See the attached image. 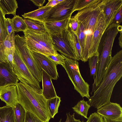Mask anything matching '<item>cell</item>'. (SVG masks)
<instances>
[{
  "label": "cell",
  "instance_id": "1",
  "mask_svg": "<svg viewBox=\"0 0 122 122\" xmlns=\"http://www.w3.org/2000/svg\"><path fill=\"white\" fill-rule=\"evenodd\" d=\"M122 76V50L112 57L99 84L92 88L93 94L88 99L91 106L98 109L111 102L114 88Z\"/></svg>",
  "mask_w": 122,
  "mask_h": 122
},
{
  "label": "cell",
  "instance_id": "2",
  "mask_svg": "<svg viewBox=\"0 0 122 122\" xmlns=\"http://www.w3.org/2000/svg\"><path fill=\"white\" fill-rule=\"evenodd\" d=\"M16 86L18 102L25 111L32 113L43 122H49L51 118L47 100L42 94L21 82Z\"/></svg>",
  "mask_w": 122,
  "mask_h": 122
},
{
  "label": "cell",
  "instance_id": "3",
  "mask_svg": "<svg viewBox=\"0 0 122 122\" xmlns=\"http://www.w3.org/2000/svg\"><path fill=\"white\" fill-rule=\"evenodd\" d=\"M105 0H96L87 7L79 11L73 16L83 25L84 30V47L80 60L86 62L89 59V53L92 39L97 19L102 8Z\"/></svg>",
  "mask_w": 122,
  "mask_h": 122
},
{
  "label": "cell",
  "instance_id": "4",
  "mask_svg": "<svg viewBox=\"0 0 122 122\" xmlns=\"http://www.w3.org/2000/svg\"><path fill=\"white\" fill-rule=\"evenodd\" d=\"M64 56L65 61L62 66L65 69L74 89L82 97H85L89 99L90 97L89 94L90 86L81 75L78 62Z\"/></svg>",
  "mask_w": 122,
  "mask_h": 122
},
{
  "label": "cell",
  "instance_id": "5",
  "mask_svg": "<svg viewBox=\"0 0 122 122\" xmlns=\"http://www.w3.org/2000/svg\"><path fill=\"white\" fill-rule=\"evenodd\" d=\"M12 70L20 82L27 85L37 92L42 94L39 82L34 77L15 47Z\"/></svg>",
  "mask_w": 122,
  "mask_h": 122
},
{
  "label": "cell",
  "instance_id": "6",
  "mask_svg": "<svg viewBox=\"0 0 122 122\" xmlns=\"http://www.w3.org/2000/svg\"><path fill=\"white\" fill-rule=\"evenodd\" d=\"M16 48L34 77L40 82L42 81V70L27 45L24 36H15Z\"/></svg>",
  "mask_w": 122,
  "mask_h": 122
},
{
  "label": "cell",
  "instance_id": "7",
  "mask_svg": "<svg viewBox=\"0 0 122 122\" xmlns=\"http://www.w3.org/2000/svg\"><path fill=\"white\" fill-rule=\"evenodd\" d=\"M76 1V0H64L51 7L48 12L45 22L70 19L73 13Z\"/></svg>",
  "mask_w": 122,
  "mask_h": 122
},
{
  "label": "cell",
  "instance_id": "8",
  "mask_svg": "<svg viewBox=\"0 0 122 122\" xmlns=\"http://www.w3.org/2000/svg\"><path fill=\"white\" fill-rule=\"evenodd\" d=\"M67 29L63 30L60 34L51 36L53 45L56 50L61 54L68 58L77 61L75 53L67 38Z\"/></svg>",
  "mask_w": 122,
  "mask_h": 122
},
{
  "label": "cell",
  "instance_id": "9",
  "mask_svg": "<svg viewBox=\"0 0 122 122\" xmlns=\"http://www.w3.org/2000/svg\"><path fill=\"white\" fill-rule=\"evenodd\" d=\"M104 5L97 19L89 51V58L93 56L98 55V45L101 37L106 29V25L103 10Z\"/></svg>",
  "mask_w": 122,
  "mask_h": 122
},
{
  "label": "cell",
  "instance_id": "10",
  "mask_svg": "<svg viewBox=\"0 0 122 122\" xmlns=\"http://www.w3.org/2000/svg\"><path fill=\"white\" fill-rule=\"evenodd\" d=\"M24 36L36 41L50 51L54 55L58 53L53 46L51 36L48 33H40L27 30L23 32Z\"/></svg>",
  "mask_w": 122,
  "mask_h": 122
},
{
  "label": "cell",
  "instance_id": "11",
  "mask_svg": "<svg viewBox=\"0 0 122 122\" xmlns=\"http://www.w3.org/2000/svg\"><path fill=\"white\" fill-rule=\"evenodd\" d=\"M97 112L103 118L122 120V108L117 103L110 102L97 109Z\"/></svg>",
  "mask_w": 122,
  "mask_h": 122
},
{
  "label": "cell",
  "instance_id": "12",
  "mask_svg": "<svg viewBox=\"0 0 122 122\" xmlns=\"http://www.w3.org/2000/svg\"><path fill=\"white\" fill-rule=\"evenodd\" d=\"M30 51L41 69L44 70L52 79L56 80L59 77L56 68L57 65L46 56Z\"/></svg>",
  "mask_w": 122,
  "mask_h": 122
},
{
  "label": "cell",
  "instance_id": "13",
  "mask_svg": "<svg viewBox=\"0 0 122 122\" xmlns=\"http://www.w3.org/2000/svg\"><path fill=\"white\" fill-rule=\"evenodd\" d=\"M19 81L8 63L0 64V88L9 85H16Z\"/></svg>",
  "mask_w": 122,
  "mask_h": 122
},
{
  "label": "cell",
  "instance_id": "14",
  "mask_svg": "<svg viewBox=\"0 0 122 122\" xmlns=\"http://www.w3.org/2000/svg\"><path fill=\"white\" fill-rule=\"evenodd\" d=\"M122 0H105L103 10L106 28L111 23L115 16L122 7Z\"/></svg>",
  "mask_w": 122,
  "mask_h": 122
},
{
  "label": "cell",
  "instance_id": "15",
  "mask_svg": "<svg viewBox=\"0 0 122 122\" xmlns=\"http://www.w3.org/2000/svg\"><path fill=\"white\" fill-rule=\"evenodd\" d=\"M0 99L6 105L14 108L18 103L16 85H9L0 88Z\"/></svg>",
  "mask_w": 122,
  "mask_h": 122
},
{
  "label": "cell",
  "instance_id": "16",
  "mask_svg": "<svg viewBox=\"0 0 122 122\" xmlns=\"http://www.w3.org/2000/svg\"><path fill=\"white\" fill-rule=\"evenodd\" d=\"M41 70L42 95L46 100L57 97L51 77L43 69Z\"/></svg>",
  "mask_w": 122,
  "mask_h": 122
},
{
  "label": "cell",
  "instance_id": "17",
  "mask_svg": "<svg viewBox=\"0 0 122 122\" xmlns=\"http://www.w3.org/2000/svg\"><path fill=\"white\" fill-rule=\"evenodd\" d=\"M69 19L59 21H46L44 24L48 33L51 36L61 33L68 27Z\"/></svg>",
  "mask_w": 122,
  "mask_h": 122
},
{
  "label": "cell",
  "instance_id": "18",
  "mask_svg": "<svg viewBox=\"0 0 122 122\" xmlns=\"http://www.w3.org/2000/svg\"><path fill=\"white\" fill-rule=\"evenodd\" d=\"M51 8L46 6H43L34 10L24 13L22 16L25 19L37 21L44 24Z\"/></svg>",
  "mask_w": 122,
  "mask_h": 122
},
{
  "label": "cell",
  "instance_id": "19",
  "mask_svg": "<svg viewBox=\"0 0 122 122\" xmlns=\"http://www.w3.org/2000/svg\"><path fill=\"white\" fill-rule=\"evenodd\" d=\"M18 8V3L15 0H0V9L4 16L6 14H9L15 16Z\"/></svg>",
  "mask_w": 122,
  "mask_h": 122
},
{
  "label": "cell",
  "instance_id": "20",
  "mask_svg": "<svg viewBox=\"0 0 122 122\" xmlns=\"http://www.w3.org/2000/svg\"><path fill=\"white\" fill-rule=\"evenodd\" d=\"M66 34L70 44L75 53L77 61L80 60L81 55V48L76 35L68 27Z\"/></svg>",
  "mask_w": 122,
  "mask_h": 122
},
{
  "label": "cell",
  "instance_id": "21",
  "mask_svg": "<svg viewBox=\"0 0 122 122\" xmlns=\"http://www.w3.org/2000/svg\"><path fill=\"white\" fill-rule=\"evenodd\" d=\"M24 36L25 38L27 46L30 51L40 53L46 56L53 55L50 51L36 41L28 37Z\"/></svg>",
  "mask_w": 122,
  "mask_h": 122
},
{
  "label": "cell",
  "instance_id": "22",
  "mask_svg": "<svg viewBox=\"0 0 122 122\" xmlns=\"http://www.w3.org/2000/svg\"><path fill=\"white\" fill-rule=\"evenodd\" d=\"M0 122H16L12 107L6 105L0 107Z\"/></svg>",
  "mask_w": 122,
  "mask_h": 122
},
{
  "label": "cell",
  "instance_id": "23",
  "mask_svg": "<svg viewBox=\"0 0 122 122\" xmlns=\"http://www.w3.org/2000/svg\"><path fill=\"white\" fill-rule=\"evenodd\" d=\"M24 20L27 26V30L40 33H48L43 23L28 19Z\"/></svg>",
  "mask_w": 122,
  "mask_h": 122
},
{
  "label": "cell",
  "instance_id": "24",
  "mask_svg": "<svg viewBox=\"0 0 122 122\" xmlns=\"http://www.w3.org/2000/svg\"><path fill=\"white\" fill-rule=\"evenodd\" d=\"M61 101V98L58 96L46 100L47 105L51 118H53L58 112V108Z\"/></svg>",
  "mask_w": 122,
  "mask_h": 122
},
{
  "label": "cell",
  "instance_id": "25",
  "mask_svg": "<svg viewBox=\"0 0 122 122\" xmlns=\"http://www.w3.org/2000/svg\"><path fill=\"white\" fill-rule=\"evenodd\" d=\"M91 106L87 101L83 99L78 102L72 108L76 113L87 119L88 112Z\"/></svg>",
  "mask_w": 122,
  "mask_h": 122
},
{
  "label": "cell",
  "instance_id": "26",
  "mask_svg": "<svg viewBox=\"0 0 122 122\" xmlns=\"http://www.w3.org/2000/svg\"><path fill=\"white\" fill-rule=\"evenodd\" d=\"M11 19L15 32H24L27 30V26L24 19L19 15L14 16Z\"/></svg>",
  "mask_w": 122,
  "mask_h": 122
},
{
  "label": "cell",
  "instance_id": "27",
  "mask_svg": "<svg viewBox=\"0 0 122 122\" xmlns=\"http://www.w3.org/2000/svg\"><path fill=\"white\" fill-rule=\"evenodd\" d=\"M13 109L16 122H25V111L18 103Z\"/></svg>",
  "mask_w": 122,
  "mask_h": 122
},
{
  "label": "cell",
  "instance_id": "28",
  "mask_svg": "<svg viewBox=\"0 0 122 122\" xmlns=\"http://www.w3.org/2000/svg\"><path fill=\"white\" fill-rule=\"evenodd\" d=\"M1 43L3 45L5 50L6 49H15V32L10 35H8Z\"/></svg>",
  "mask_w": 122,
  "mask_h": 122
},
{
  "label": "cell",
  "instance_id": "29",
  "mask_svg": "<svg viewBox=\"0 0 122 122\" xmlns=\"http://www.w3.org/2000/svg\"><path fill=\"white\" fill-rule=\"evenodd\" d=\"M78 22L79 25L76 35L81 47V53L84 47L85 36L83 26L81 22Z\"/></svg>",
  "mask_w": 122,
  "mask_h": 122
},
{
  "label": "cell",
  "instance_id": "30",
  "mask_svg": "<svg viewBox=\"0 0 122 122\" xmlns=\"http://www.w3.org/2000/svg\"><path fill=\"white\" fill-rule=\"evenodd\" d=\"M5 17L0 9V43L4 40L8 35L5 25Z\"/></svg>",
  "mask_w": 122,
  "mask_h": 122
},
{
  "label": "cell",
  "instance_id": "31",
  "mask_svg": "<svg viewBox=\"0 0 122 122\" xmlns=\"http://www.w3.org/2000/svg\"><path fill=\"white\" fill-rule=\"evenodd\" d=\"M98 59V55L93 56L88 60L91 75L93 76L94 80L95 78Z\"/></svg>",
  "mask_w": 122,
  "mask_h": 122
},
{
  "label": "cell",
  "instance_id": "32",
  "mask_svg": "<svg viewBox=\"0 0 122 122\" xmlns=\"http://www.w3.org/2000/svg\"><path fill=\"white\" fill-rule=\"evenodd\" d=\"M96 0H76L73 10V12L79 11L87 7L95 1Z\"/></svg>",
  "mask_w": 122,
  "mask_h": 122
},
{
  "label": "cell",
  "instance_id": "33",
  "mask_svg": "<svg viewBox=\"0 0 122 122\" xmlns=\"http://www.w3.org/2000/svg\"><path fill=\"white\" fill-rule=\"evenodd\" d=\"M46 56L57 65L59 64L62 66L65 63V59L61 54L60 55L58 53L56 55H51Z\"/></svg>",
  "mask_w": 122,
  "mask_h": 122
},
{
  "label": "cell",
  "instance_id": "34",
  "mask_svg": "<svg viewBox=\"0 0 122 122\" xmlns=\"http://www.w3.org/2000/svg\"><path fill=\"white\" fill-rule=\"evenodd\" d=\"M15 49H6L5 50V52L7 54V63L10 68L12 70L13 66L14 53Z\"/></svg>",
  "mask_w": 122,
  "mask_h": 122
},
{
  "label": "cell",
  "instance_id": "35",
  "mask_svg": "<svg viewBox=\"0 0 122 122\" xmlns=\"http://www.w3.org/2000/svg\"><path fill=\"white\" fill-rule=\"evenodd\" d=\"M79 25V22L73 16L70 18L68 27L76 35Z\"/></svg>",
  "mask_w": 122,
  "mask_h": 122
},
{
  "label": "cell",
  "instance_id": "36",
  "mask_svg": "<svg viewBox=\"0 0 122 122\" xmlns=\"http://www.w3.org/2000/svg\"><path fill=\"white\" fill-rule=\"evenodd\" d=\"M25 122H43L32 113L25 111Z\"/></svg>",
  "mask_w": 122,
  "mask_h": 122
},
{
  "label": "cell",
  "instance_id": "37",
  "mask_svg": "<svg viewBox=\"0 0 122 122\" xmlns=\"http://www.w3.org/2000/svg\"><path fill=\"white\" fill-rule=\"evenodd\" d=\"M87 119L86 122H104L103 118L96 112L92 113Z\"/></svg>",
  "mask_w": 122,
  "mask_h": 122
},
{
  "label": "cell",
  "instance_id": "38",
  "mask_svg": "<svg viewBox=\"0 0 122 122\" xmlns=\"http://www.w3.org/2000/svg\"><path fill=\"white\" fill-rule=\"evenodd\" d=\"M6 28L8 35H10L14 32V27L11 19L10 18H4Z\"/></svg>",
  "mask_w": 122,
  "mask_h": 122
},
{
  "label": "cell",
  "instance_id": "39",
  "mask_svg": "<svg viewBox=\"0 0 122 122\" xmlns=\"http://www.w3.org/2000/svg\"><path fill=\"white\" fill-rule=\"evenodd\" d=\"M122 9L121 7L117 13L113 20L111 24L118 25H120L122 21Z\"/></svg>",
  "mask_w": 122,
  "mask_h": 122
},
{
  "label": "cell",
  "instance_id": "40",
  "mask_svg": "<svg viewBox=\"0 0 122 122\" xmlns=\"http://www.w3.org/2000/svg\"><path fill=\"white\" fill-rule=\"evenodd\" d=\"M2 63H7V57L5 54V49L1 44L0 43V64Z\"/></svg>",
  "mask_w": 122,
  "mask_h": 122
},
{
  "label": "cell",
  "instance_id": "41",
  "mask_svg": "<svg viewBox=\"0 0 122 122\" xmlns=\"http://www.w3.org/2000/svg\"><path fill=\"white\" fill-rule=\"evenodd\" d=\"M75 113L71 115L69 112L66 113L67 118L65 122H84L83 121H81L79 119H77L75 118ZM61 119L59 122H61Z\"/></svg>",
  "mask_w": 122,
  "mask_h": 122
},
{
  "label": "cell",
  "instance_id": "42",
  "mask_svg": "<svg viewBox=\"0 0 122 122\" xmlns=\"http://www.w3.org/2000/svg\"><path fill=\"white\" fill-rule=\"evenodd\" d=\"M33 4L39 8L43 6L44 3L45 2V0H30Z\"/></svg>",
  "mask_w": 122,
  "mask_h": 122
},
{
  "label": "cell",
  "instance_id": "43",
  "mask_svg": "<svg viewBox=\"0 0 122 122\" xmlns=\"http://www.w3.org/2000/svg\"><path fill=\"white\" fill-rule=\"evenodd\" d=\"M60 3V2L58 1V0H49L45 6L52 7L57 5Z\"/></svg>",
  "mask_w": 122,
  "mask_h": 122
},
{
  "label": "cell",
  "instance_id": "44",
  "mask_svg": "<svg viewBox=\"0 0 122 122\" xmlns=\"http://www.w3.org/2000/svg\"><path fill=\"white\" fill-rule=\"evenodd\" d=\"M104 122H122V120H111L107 118H103Z\"/></svg>",
  "mask_w": 122,
  "mask_h": 122
},
{
  "label": "cell",
  "instance_id": "45",
  "mask_svg": "<svg viewBox=\"0 0 122 122\" xmlns=\"http://www.w3.org/2000/svg\"><path fill=\"white\" fill-rule=\"evenodd\" d=\"M122 30L120 31H119V32H120V35L119 36V45L120 46V47L121 48H122Z\"/></svg>",
  "mask_w": 122,
  "mask_h": 122
}]
</instances>
